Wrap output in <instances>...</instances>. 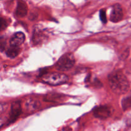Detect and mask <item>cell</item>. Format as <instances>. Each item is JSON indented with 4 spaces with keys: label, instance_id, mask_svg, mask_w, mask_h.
Wrapping results in <instances>:
<instances>
[{
    "label": "cell",
    "instance_id": "6da1fadb",
    "mask_svg": "<svg viewBox=\"0 0 131 131\" xmlns=\"http://www.w3.org/2000/svg\"><path fill=\"white\" fill-rule=\"evenodd\" d=\"M108 81L111 89L115 93L122 95L129 91L130 83L127 77L120 70H116L108 75Z\"/></svg>",
    "mask_w": 131,
    "mask_h": 131
},
{
    "label": "cell",
    "instance_id": "7a4b0ae2",
    "mask_svg": "<svg viewBox=\"0 0 131 131\" xmlns=\"http://www.w3.org/2000/svg\"><path fill=\"white\" fill-rule=\"evenodd\" d=\"M69 77L63 73L49 72L42 75V80L51 86H59L65 84L69 81Z\"/></svg>",
    "mask_w": 131,
    "mask_h": 131
},
{
    "label": "cell",
    "instance_id": "3957f363",
    "mask_svg": "<svg viewBox=\"0 0 131 131\" xmlns=\"http://www.w3.org/2000/svg\"><path fill=\"white\" fill-rule=\"evenodd\" d=\"M75 63L74 56L72 53H66L60 58L55 65V67L60 71H67L74 67Z\"/></svg>",
    "mask_w": 131,
    "mask_h": 131
},
{
    "label": "cell",
    "instance_id": "277c9868",
    "mask_svg": "<svg viewBox=\"0 0 131 131\" xmlns=\"http://www.w3.org/2000/svg\"><path fill=\"white\" fill-rule=\"evenodd\" d=\"M93 116L101 120H105L111 116V110L110 107L106 105L95 107L93 110Z\"/></svg>",
    "mask_w": 131,
    "mask_h": 131
},
{
    "label": "cell",
    "instance_id": "5b68a950",
    "mask_svg": "<svg viewBox=\"0 0 131 131\" xmlns=\"http://www.w3.org/2000/svg\"><path fill=\"white\" fill-rule=\"evenodd\" d=\"M22 113V107L21 103L20 101H15L12 102L11 104V109H10V114L9 116L8 124L14 123L17 120L18 117Z\"/></svg>",
    "mask_w": 131,
    "mask_h": 131
},
{
    "label": "cell",
    "instance_id": "8992f818",
    "mask_svg": "<svg viewBox=\"0 0 131 131\" xmlns=\"http://www.w3.org/2000/svg\"><path fill=\"white\" fill-rule=\"evenodd\" d=\"M123 17H124V13L120 5L119 4L114 5L110 14V20L113 23H118L122 20Z\"/></svg>",
    "mask_w": 131,
    "mask_h": 131
},
{
    "label": "cell",
    "instance_id": "52a82bcc",
    "mask_svg": "<svg viewBox=\"0 0 131 131\" xmlns=\"http://www.w3.org/2000/svg\"><path fill=\"white\" fill-rule=\"evenodd\" d=\"M25 40V35L23 32H17L10 40V44L12 46L19 47Z\"/></svg>",
    "mask_w": 131,
    "mask_h": 131
},
{
    "label": "cell",
    "instance_id": "ba28073f",
    "mask_svg": "<svg viewBox=\"0 0 131 131\" xmlns=\"http://www.w3.org/2000/svg\"><path fill=\"white\" fill-rule=\"evenodd\" d=\"M40 106V103L37 99H29L25 104L26 110L28 113H33L37 111Z\"/></svg>",
    "mask_w": 131,
    "mask_h": 131
},
{
    "label": "cell",
    "instance_id": "9c48e42d",
    "mask_svg": "<svg viewBox=\"0 0 131 131\" xmlns=\"http://www.w3.org/2000/svg\"><path fill=\"white\" fill-rule=\"evenodd\" d=\"M28 6L24 1H18L15 10V15L18 17H24L28 14Z\"/></svg>",
    "mask_w": 131,
    "mask_h": 131
},
{
    "label": "cell",
    "instance_id": "30bf717a",
    "mask_svg": "<svg viewBox=\"0 0 131 131\" xmlns=\"http://www.w3.org/2000/svg\"><path fill=\"white\" fill-rule=\"evenodd\" d=\"M44 37L45 35L43 32L41 31V30L36 29H35L34 32H33V37H32V42L35 45L39 44L41 43V42H42Z\"/></svg>",
    "mask_w": 131,
    "mask_h": 131
},
{
    "label": "cell",
    "instance_id": "8fae6325",
    "mask_svg": "<svg viewBox=\"0 0 131 131\" xmlns=\"http://www.w3.org/2000/svg\"><path fill=\"white\" fill-rule=\"evenodd\" d=\"M65 97L63 95L59 93H49L46 96L45 101H49V102H61L64 100Z\"/></svg>",
    "mask_w": 131,
    "mask_h": 131
},
{
    "label": "cell",
    "instance_id": "7c38bea8",
    "mask_svg": "<svg viewBox=\"0 0 131 131\" xmlns=\"http://www.w3.org/2000/svg\"><path fill=\"white\" fill-rule=\"evenodd\" d=\"M20 47L10 46L6 51V55L10 58H14L20 53Z\"/></svg>",
    "mask_w": 131,
    "mask_h": 131
},
{
    "label": "cell",
    "instance_id": "4fadbf2b",
    "mask_svg": "<svg viewBox=\"0 0 131 131\" xmlns=\"http://www.w3.org/2000/svg\"><path fill=\"white\" fill-rule=\"evenodd\" d=\"M122 109L124 110V111L130 108L131 107V94L130 95L128 96V97H125L124 99H122Z\"/></svg>",
    "mask_w": 131,
    "mask_h": 131
},
{
    "label": "cell",
    "instance_id": "5bb4252c",
    "mask_svg": "<svg viewBox=\"0 0 131 131\" xmlns=\"http://www.w3.org/2000/svg\"><path fill=\"white\" fill-rule=\"evenodd\" d=\"M99 17H100V19L102 21V23H104L106 24L107 23V17H106V11H105L104 9H101L100 10L99 12Z\"/></svg>",
    "mask_w": 131,
    "mask_h": 131
},
{
    "label": "cell",
    "instance_id": "9a60e30c",
    "mask_svg": "<svg viewBox=\"0 0 131 131\" xmlns=\"http://www.w3.org/2000/svg\"><path fill=\"white\" fill-rule=\"evenodd\" d=\"M8 23H7V20H6L5 19H4V18L1 17V23H0V26H1V28H0V29H1V31H3L5 29H6V27L8 26Z\"/></svg>",
    "mask_w": 131,
    "mask_h": 131
},
{
    "label": "cell",
    "instance_id": "2e32d148",
    "mask_svg": "<svg viewBox=\"0 0 131 131\" xmlns=\"http://www.w3.org/2000/svg\"><path fill=\"white\" fill-rule=\"evenodd\" d=\"M5 45H6V42H5V40H3V38H1V42H0V46H1V51H3L4 48L5 47Z\"/></svg>",
    "mask_w": 131,
    "mask_h": 131
}]
</instances>
